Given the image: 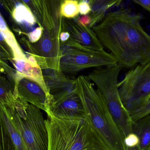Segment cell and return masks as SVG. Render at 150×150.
<instances>
[{"label":"cell","mask_w":150,"mask_h":150,"mask_svg":"<svg viewBox=\"0 0 150 150\" xmlns=\"http://www.w3.org/2000/svg\"><path fill=\"white\" fill-rule=\"evenodd\" d=\"M142 19L141 14L121 8L105 14L92 28L122 68L150 61V36L141 25Z\"/></svg>","instance_id":"obj_1"},{"label":"cell","mask_w":150,"mask_h":150,"mask_svg":"<svg viewBox=\"0 0 150 150\" xmlns=\"http://www.w3.org/2000/svg\"><path fill=\"white\" fill-rule=\"evenodd\" d=\"M48 150H112L86 120L58 119L47 115Z\"/></svg>","instance_id":"obj_2"},{"label":"cell","mask_w":150,"mask_h":150,"mask_svg":"<svg viewBox=\"0 0 150 150\" xmlns=\"http://www.w3.org/2000/svg\"><path fill=\"white\" fill-rule=\"evenodd\" d=\"M86 76L76 79V88L86 120L108 144L112 150H127L124 137L115 122L101 93Z\"/></svg>","instance_id":"obj_3"},{"label":"cell","mask_w":150,"mask_h":150,"mask_svg":"<svg viewBox=\"0 0 150 150\" xmlns=\"http://www.w3.org/2000/svg\"><path fill=\"white\" fill-rule=\"evenodd\" d=\"M122 68L118 64L105 68H98L87 76L96 85L115 122L125 138L133 133L134 121L124 107L119 93L118 78Z\"/></svg>","instance_id":"obj_4"},{"label":"cell","mask_w":150,"mask_h":150,"mask_svg":"<svg viewBox=\"0 0 150 150\" xmlns=\"http://www.w3.org/2000/svg\"><path fill=\"white\" fill-rule=\"evenodd\" d=\"M122 102L130 114L150 100V61L129 71L118 83Z\"/></svg>","instance_id":"obj_5"},{"label":"cell","mask_w":150,"mask_h":150,"mask_svg":"<svg viewBox=\"0 0 150 150\" xmlns=\"http://www.w3.org/2000/svg\"><path fill=\"white\" fill-rule=\"evenodd\" d=\"M61 71L65 74H74L91 68L109 67L118 64L112 54L103 51H92L62 46Z\"/></svg>","instance_id":"obj_6"},{"label":"cell","mask_w":150,"mask_h":150,"mask_svg":"<svg viewBox=\"0 0 150 150\" xmlns=\"http://www.w3.org/2000/svg\"><path fill=\"white\" fill-rule=\"evenodd\" d=\"M40 108L31 106L25 116L15 117L29 150H48V131L46 120Z\"/></svg>","instance_id":"obj_7"},{"label":"cell","mask_w":150,"mask_h":150,"mask_svg":"<svg viewBox=\"0 0 150 150\" xmlns=\"http://www.w3.org/2000/svg\"><path fill=\"white\" fill-rule=\"evenodd\" d=\"M62 31L69 34L68 39L62 46L89 51H104L93 29L80 23L76 18H62Z\"/></svg>","instance_id":"obj_8"},{"label":"cell","mask_w":150,"mask_h":150,"mask_svg":"<svg viewBox=\"0 0 150 150\" xmlns=\"http://www.w3.org/2000/svg\"><path fill=\"white\" fill-rule=\"evenodd\" d=\"M43 29H62V17L60 13L63 0H22Z\"/></svg>","instance_id":"obj_9"},{"label":"cell","mask_w":150,"mask_h":150,"mask_svg":"<svg viewBox=\"0 0 150 150\" xmlns=\"http://www.w3.org/2000/svg\"><path fill=\"white\" fill-rule=\"evenodd\" d=\"M47 115L62 120L85 119L82 101L77 92L71 93L56 101H51Z\"/></svg>","instance_id":"obj_10"},{"label":"cell","mask_w":150,"mask_h":150,"mask_svg":"<svg viewBox=\"0 0 150 150\" xmlns=\"http://www.w3.org/2000/svg\"><path fill=\"white\" fill-rule=\"evenodd\" d=\"M42 73L51 97L50 102L56 101L77 91L76 79L69 77L61 71L54 69H43Z\"/></svg>","instance_id":"obj_11"},{"label":"cell","mask_w":150,"mask_h":150,"mask_svg":"<svg viewBox=\"0 0 150 150\" xmlns=\"http://www.w3.org/2000/svg\"><path fill=\"white\" fill-rule=\"evenodd\" d=\"M133 133L140 140L138 150H150V115L134 121Z\"/></svg>","instance_id":"obj_12"},{"label":"cell","mask_w":150,"mask_h":150,"mask_svg":"<svg viewBox=\"0 0 150 150\" xmlns=\"http://www.w3.org/2000/svg\"><path fill=\"white\" fill-rule=\"evenodd\" d=\"M123 0H93L91 3V11L89 16L91 22L89 27L92 28L105 15L108 9L113 6H118Z\"/></svg>","instance_id":"obj_13"},{"label":"cell","mask_w":150,"mask_h":150,"mask_svg":"<svg viewBox=\"0 0 150 150\" xmlns=\"http://www.w3.org/2000/svg\"><path fill=\"white\" fill-rule=\"evenodd\" d=\"M60 13L62 17L74 18L78 15L79 1L77 0H63L61 4Z\"/></svg>","instance_id":"obj_14"},{"label":"cell","mask_w":150,"mask_h":150,"mask_svg":"<svg viewBox=\"0 0 150 150\" xmlns=\"http://www.w3.org/2000/svg\"><path fill=\"white\" fill-rule=\"evenodd\" d=\"M150 115V100L145 105L129 114L133 121H135L144 116Z\"/></svg>","instance_id":"obj_15"},{"label":"cell","mask_w":150,"mask_h":150,"mask_svg":"<svg viewBox=\"0 0 150 150\" xmlns=\"http://www.w3.org/2000/svg\"><path fill=\"white\" fill-rule=\"evenodd\" d=\"M5 34L6 35V41L13 49L15 55L18 58H19V59H23V55L20 48L18 47L13 34L9 30L6 32Z\"/></svg>","instance_id":"obj_16"},{"label":"cell","mask_w":150,"mask_h":150,"mask_svg":"<svg viewBox=\"0 0 150 150\" xmlns=\"http://www.w3.org/2000/svg\"><path fill=\"white\" fill-rule=\"evenodd\" d=\"M124 141L127 149H138L140 145V140L138 137L134 133H132L128 135L124 138Z\"/></svg>","instance_id":"obj_17"},{"label":"cell","mask_w":150,"mask_h":150,"mask_svg":"<svg viewBox=\"0 0 150 150\" xmlns=\"http://www.w3.org/2000/svg\"><path fill=\"white\" fill-rule=\"evenodd\" d=\"M43 28L41 26H40L34 29L33 31L29 33L28 34V38L30 41L32 43H36L40 39L42 32Z\"/></svg>","instance_id":"obj_18"},{"label":"cell","mask_w":150,"mask_h":150,"mask_svg":"<svg viewBox=\"0 0 150 150\" xmlns=\"http://www.w3.org/2000/svg\"><path fill=\"white\" fill-rule=\"evenodd\" d=\"M79 13L81 15H87L91 11V5L86 1H81L79 3Z\"/></svg>","instance_id":"obj_19"},{"label":"cell","mask_w":150,"mask_h":150,"mask_svg":"<svg viewBox=\"0 0 150 150\" xmlns=\"http://www.w3.org/2000/svg\"><path fill=\"white\" fill-rule=\"evenodd\" d=\"M76 19L80 23L87 26H90L91 22V17L89 15H83L82 16L76 18Z\"/></svg>","instance_id":"obj_20"},{"label":"cell","mask_w":150,"mask_h":150,"mask_svg":"<svg viewBox=\"0 0 150 150\" xmlns=\"http://www.w3.org/2000/svg\"><path fill=\"white\" fill-rule=\"evenodd\" d=\"M150 12V0H131Z\"/></svg>","instance_id":"obj_21"},{"label":"cell","mask_w":150,"mask_h":150,"mask_svg":"<svg viewBox=\"0 0 150 150\" xmlns=\"http://www.w3.org/2000/svg\"><path fill=\"white\" fill-rule=\"evenodd\" d=\"M6 35L3 32L0 30V41H2V40H6Z\"/></svg>","instance_id":"obj_22"},{"label":"cell","mask_w":150,"mask_h":150,"mask_svg":"<svg viewBox=\"0 0 150 150\" xmlns=\"http://www.w3.org/2000/svg\"><path fill=\"white\" fill-rule=\"evenodd\" d=\"M77 1H86L87 2L89 3L90 4H91V3L92 2L93 0H77Z\"/></svg>","instance_id":"obj_23"},{"label":"cell","mask_w":150,"mask_h":150,"mask_svg":"<svg viewBox=\"0 0 150 150\" xmlns=\"http://www.w3.org/2000/svg\"><path fill=\"white\" fill-rule=\"evenodd\" d=\"M4 93V90L2 88H0V95H2Z\"/></svg>","instance_id":"obj_24"},{"label":"cell","mask_w":150,"mask_h":150,"mask_svg":"<svg viewBox=\"0 0 150 150\" xmlns=\"http://www.w3.org/2000/svg\"><path fill=\"white\" fill-rule=\"evenodd\" d=\"M127 150H138L137 149H127Z\"/></svg>","instance_id":"obj_25"}]
</instances>
